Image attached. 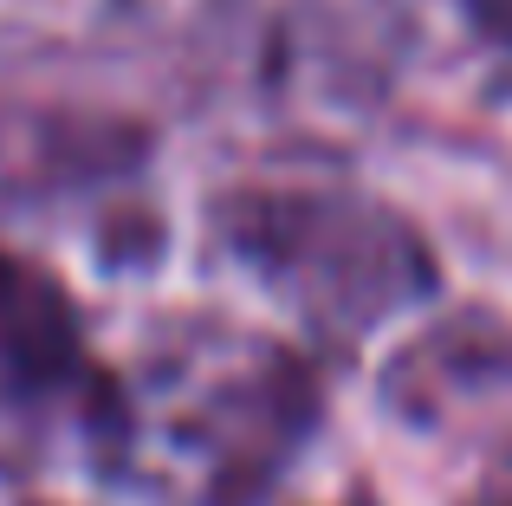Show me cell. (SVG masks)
<instances>
[{"label": "cell", "mask_w": 512, "mask_h": 506, "mask_svg": "<svg viewBox=\"0 0 512 506\" xmlns=\"http://www.w3.org/2000/svg\"><path fill=\"white\" fill-rule=\"evenodd\" d=\"M78 364L72 312L33 266L0 253V390H39Z\"/></svg>", "instance_id": "cell-1"}]
</instances>
